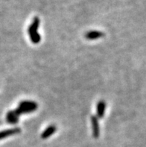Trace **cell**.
Segmentation results:
<instances>
[{"label": "cell", "instance_id": "6da1fadb", "mask_svg": "<svg viewBox=\"0 0 146 147\" xmlns=\"http://www.w3.org/2000/svg\"><path fill=\"white\" fill-rule=\"evenodd\" d=\"M40 20L39 17H34L33 21H32V24L30 25L28 29L30 40L34 44L39 43L41 40V37L40 35L39 32H38V29H39L40 26Z\"/></svg>", "mask_w": 146, "mask_h": 147}, {"label": "cell", "instance_id": "7a4b0ae2", "mask_svg": "<svg viewBox=\"0 0 146 147\" xmlns=\"http://www.w3.org/2000/svg\"><path fill=\"white\" fill-rule=\"evenodd\" d=\"M38 108V105L34 101H22L19 104L18 107L16 109L19 114H28L35 111Z\"/></svg>", "mask_w": 146, "mask_h": 147}, {"label": "cell", "instance_id": "3957f363", "mask_svg": "<svg viewBox=\"0 0 146 147\" xmlns=\"http://www.w3.org/2000/svg\"><path fill=\"white\" fill-rule=\"evenodd\" d=\"M91 124L93 129V135L95 138H98L100 134V127L98 118L96 115L91 116Z\"/></svg>", "mask_w": 146, "mask_h": 147}, {"label": "cell", "instance_id": "277c9868", "mask_svg": "<svg viewBox=\"0 0 146 147\" xmlns=\"http://www.w3.org/2000/svg\"><path fill=\"white\" fill-rule=\"evenodd\" d=\"M20 114L17 110L9 111L6 114V121L10 124H16L20 119Z\"/></svg>", "mask_w": 146, "mask_h": 147}, {"label": "cell", "instance_id": "5b68a950", "mask_svg": "<svg viewBox=\"0 0 146 147\" xmlns=\"http://www.w3.org/2000/svg\"><path fill=\"white\" fill-rule=\"evenodd\" d=\"M20 132V128H13V129H10L7 130H4L2 131H0V140L7 138V137L12 136V135H15Z\"/></svg>", "mask_w": 146, "mask_h": 147}, {"label": "cell", "instance_id": "8992f818", "mask_svg": "<svg viewBox=\"0 0 146 147\" xmlns=\"http://www.w3.org/2000/svg\"><path fill=\"white\" fill-rule=\"evenodd\" d=\"M104 33L102 32H100V31H96V30H93V31H89V32H87L85 34L84 37H86V39L87 40H97L98 38H101V37H104Z\"/></svg>", "mask_w": 146, "mask_h": 147}, {"label": "cell", "instance_id": "52a82bcc", "mask_svg": "<svg viewBox=\"0 0 146 147\" xmlns=\"http://www.w3.org/2000/svg\"><path fill=\"white\" fill-rule=\"evenodd\" d=\"M106 102L104 100L99 101L96 107V116L98 118L102 119L105 114Z\"/></svg>", "mask_w": 146, "mask_h": 147}, {"label": "cell", "instance_id": "ba28073f", "mask_svg": "<svg viewBox=\"0 0 146 147\" xmlns=\"http://www.w3.org/2000/svg\"><path fill=\"white\" fill-rule=\"evenodd\" d=\"M56 131H57V127H56L55 125H49V126L47 127L46 129L44 130V131L41 134V138H43V139H47V138H50V137L52 136L54 133H55Z\"/></svg>", "mask_w": 146, "mask_h": 147}]
</instances>
